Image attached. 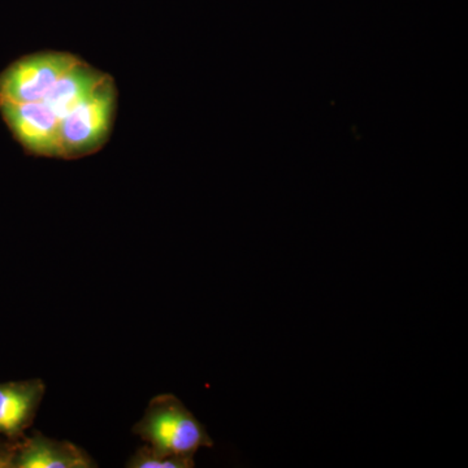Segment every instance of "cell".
<instances>
[{"label": "cell", "instance_id": "6da1fadb", "mask_svg": "<svg viewBox=\"0 0 468 468\" xmlns=\"http://www.w3.org/2000/svg\"><path fill=\"white\" fill-rule=\"evenodd\" d=\"M133 433L158 454L183 461L190 468L199 449L214 446L201 421L174 394L154 397Z\"/></svg>", "mask_w": 468, "mask_h": 468}, {"label": "cell", "instance_id": "7a4b0ae2", "mask_svg": "<svg viewBox=\"0 0 468 468\" xmlns=\"http://www.w3.org/2000/svg\"><path fill=\"white\" fill-rule=\"evenodd\" d=\"M116 109V84L109 75L58 122V159H81L100 151L109 141Z\"/></svg>", "mask_w": 468, "mask_h": 468}, {"label": "cell", "instance_id": "3957f363", "mask_svg": "<svg viewBox=\"0 0 468 468\" xmlns=\"http://www.w3.org/2000/svg\"><path fill=\"white\" fill-rule=\"evenodd\" d=\"M80 58L63 51L36 52L17 58L0 72V101L27 103L42 101Z\"/></svg>", "mask_w": 468, "mask_h": 468}, {"label": "cell", "instance_id": "277c9868", "mask_svg": "<svg viewBox=\"0 0 468 468\" xmlns=\"http://www.w3.org/2000/svg\"><path fill=\"white\" fill-rule=\"evenodd\" d=\"M0 115L26 153L58 159V119L45 101H0Z\"/></svg>", "mask_w": 468, "mask_h": 468}, {"label": "cell", "instance_id": "5b68a950", "mask_svg": "<svg viewBox=\"0 0 468 468\" xmlns=\"http://www.w3.org/2000/svg\"><path fill=\"white\" fill-rule=\"evenodd\" d=\"M45 393L41 378L0 383V437L21 441L36 420Z\"/></svg>", "mask_w": 468, "mask_h": 468}, {"label": "cell", "instance_id": "8992f818", "mask_svg": "<svg viewBox=\"0 0 468 468\" xmlns=\"http://www.w3.org/2000/svg\"><path fill=\"white\" fill-rule=\"evenodd\" d=\"M98 467L89 452L75 443L58 441L34 432L18 443L12 468H94Z\"/></svg>", "mask_w": 468, "mask_h": 468}, {"label": "cell", "instance_id": "52a82bcc", "mask_svg": "<svg viewBox=\"0 0 468 468\" xmlns=\"http://www.w3.org/2000/svg\"><path fill=\"white\" fill-rule=\"evenodd\" d=\"M107 76V73L80 58L75 67L58 80L42 101L54 111L60 122L68 112L90 97Z\"/></svg>", "mask_w": 468, "mask_h": 468}, {"label": "cell", "instance_id": "ba28073f", "mask_svg": "<svg viewBox=\"0 0 468 468\" xmlns=\"http://www.w3.org/2000/svg\"><path fill=\"white\" fill-rule=\"evenodd\" d=\"M129 468H190L185 462L176 458L163 457L149 445L143 446L132 455L126 463Z\"/></svg>", "mask_w": 468, "mask_h": 468}, {"label": "cell", "instance_id": "9c48e42d", "mask_svg": "<svg viewBox=\"0 0 468 468\" xmlns=\"http://www.w3.org/2000/svg\"><path fill=\"white\" fill-rule=\"evenodd\" d=\"M18 443L20 441H8V440L0 441V468H12L15 457H16Z\"/></svg>", "mask_w": 468, "mask_h": 468}]
</instances>
